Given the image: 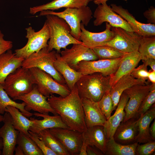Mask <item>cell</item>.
I'll return each mask as SVG.
<instances>
[{
	"label": "cell",
	"mask_w": 155,
	"mask_h": 155,
	"mask_svg": "<svg viewBox=\"0 0 155 155\" xmlns=\"http://www.w3.org/2000/svg\"><path fill=\"white\" fill-rule=\"evenodd\" d=\"M47 100L70 128L81 132L86 130L82 100L76 85L66 96L57 97L52 94Z\"/></svg>",
	"instance_id": "6da1fadb"
},
{
	"label": "cell",
	"mask_w": 155,
	"mask_h": 155,
	"mask_svg": "<svg viewBox=\"0 0 155 155\" xmlns=\"http://www.w3.org/2000/svg\"><path fill=\"white\" fill-rule=\"evenodd\" d=\"M46 16V20L45 21L50 31V38L47 46L49 51L55 49L59 53L61 49H65L69 44H83L81 41L71 35L70 27L64 20L55 15Z\"/></svg>",
	"instance_id": "7a4b0ae2"
},
{
	"label": "cell",
	"mask_w": 155,
	"mask_h": 155,
	"mask_svg": "<svg viewBox=\"0 0 155 155\" xmlns=\"http://www.w3.org/2000/svg\"><path fill=\"white\" fill-rule=\"evenodd\" d=\"M110 76L100 73L82 75L76 85L81 98L98 102L104 94L110 90Z\"/></svg>",
	"instance_id": "3957f363"
},
{
	"label": "cell",
	"mask_w": 155,
	"mask_h": 155,
	"mask_svg": "<svg viewBox=\"0 0 155 155\" xmlns=\"http://www.w3.org/2000/svg\"><path fill=\"white\" fill-rule=\"evenodd\" d=\"M48 15H55L64 20L70 27L71 35L80 40L81 23L87 26L92 18L93 14L90 8L86 6L78 8H67L59 12L50 10L42 11H40L39 16Z\"/></svg>",
	"instance_id": "277c9868"
},
{
	"label": "cell",
	"mask_w": 155,
	"mask_h": 155,
	"mask_svg": "<svg viewBox=\"0 0 155 155\" xmlns=\"http://www.w3.org/2000/svg\"><path fill=\"white\" fill-rule=\"evenodd\" d=\"M57 53L53 50L49 51L47 47L44 48L24 59L21 67L29 69L34 67L38 68L50 75L59 83L65 85L63 78L56 70L53 65L57 58Z\"/></svg>",
	"instance_id": "5b68a950"
},
{
	"label": "cell",
	"mask_w": 155,
	"mask_h": 155,
	"mask_svg": "<svg viewBox=\"0 0 155 155\" xmlns=\"http://www.w3.org/2000/svg\"><path fill=\"white\" fill-rule=\"evenodd\" d=\"M2 84L8 96L13 99L30 92L35 84L29 69L21 67L9 75Z\"/></svg>",
	"instance_id": "8992f818"
},
{
	"label": "cell",
	"mask_w": 155,
	"mask_h": 155,
	"mask_svg": "<svg viewBox=\"0 0 155 155\" xmlns=\"http://www.w3.org/2000/svg\"><path fill=\"white\" fill-rule=\"evenodd\" d=\"M25 29L26 32V37L28 39L27 42L23 47L15 51L17 56L24 59L47 47L48 41L50 38L49 30L46 21L42 28L37 32H35L31 27Z\"/></svg>",
	"instance_id": "52a82bcc"
},
{
	"label": "cell",
	"mask_w": 155,
	"mask_h": 155,
	"mask_svg": "<svg viewBox=\"0 0 155 155\" xmlns=\"http://www.w3.org/2000/svg\"><path fill=\"white\" fill-rule=\"evenodd\" d=\"M29 69L37 90L44 96L48 98L51 94H56L65 97L70 93V90L66 85L59 83L43 71L35 67Z\"/></svg>",
	"instance_id": "ba28073f"
},
{
	"label": "cell",
	"mask_w": 155,
	"mask_h": 155,
	"mask_svg": "<svg viewBox=\"0 0 155 155\" xmlns=\"http://www.w3.org/2000/svg\"><path fill=\"white\" fill-rule=\"evenodd\" d=\"M114 36L104 45L113 47L125 53L138 51L142 36L134 32L127 31L121 28L112 27Z\"/></svg>",
	"instance_id": "9c48e42d"
},
{
	"label": "cell",
	"mask_w": 155,
	"mask_h": 155,
	"mask_svg": "<svg viewBox=\"0 0 155 155\" xmlns=\"http://www.w3.org/2000/svg\"><path fill=\"white\" fill-rule=\"evenodd\" d=\"M155 84H139L133 86L124 91L129 97L124 108V122L135 116L143 99L154 87Z\"/></svg>",
	"instance_id": "30bf717a"
},
{
	"label": "cell",
	"mask_w": 155,
	"mask_h": 155,
	"mask_svg": "<svg viewBox=\"0 0 155 155\" xmlns=\"http://www.w3.org/2000/svg\"><path fill=\"white\" fill-rule=\"evenodd\" d=\"M121 57L112 59L82 61L77 65L74 69L82 75L100 73L105 76H110L117 69Z\"/></svg>",
	"instance_id": "8fae6325"
},
{
	"label": "cell",
	"mask_w": 155,
	"mask_h": 155,
	"mask_svg": "<svg viewBox=\"0 0 155 155\" xmlns=\"http://www.w3.org/2000/svg\"><path fill=\"white\" fill-rule=\"evenodd\" d=\"M70 155H79L82 144V132L70 128L57 127L49 129Z\"/></svg>",
	"instance_id": "7c38bea8"
},
{
	"label": "cell",
	"mask_w": 155,
	"mask_h": 155,
	"mask_svg": "<svg viewBox=\"0 0 155 155\" xmlns=\"http://www.w3.org/2000/svg\"><path fill=\"white\" fill-rule=\"evenodd\" d=\"M95 26L101 25L103 22L108 23L112 27H120L127 31L133 32L127 22L114 11L106 2L98 5L94 12Z\"/></svg>",
	"instance_id": "4fadbf2b"
},
{
	"label": "cell",
	"mask_w": 155,
	"mask_h": 155,
	"mask_svg": "<svg viewBox=\"0 0 155 155\" xmlns=\"http://www.w3.org/2000/svg\"><path fill=\"white\" fill-rule=\"evenodd\" d=\"M47 98L39 92L36 85L34 84L30 92L13 99L23 101L25 104V109L28 111L32 110L42 114L50 112L54 115H57L50 106Z\"/></svg>",
	"instance_id": "5bb4252c"
},
{
	"label": "cell",
	"mask_w": 155,
	"mask_h": 155,
	"mask_svg": "<svg viewBox=\"0 0 155 155\" xmlns=\"http://www.w3.org/2000/svg\"><path fill=\"white\" fill-rule=\"evenodd\" d=\"M61 53L62 59L74 69L77 65L82 61L98 59L93 50L83 44H73L70 48H66L62 51Z\"/></svg>",
	"instance_id": "9a60e30c"
},
{
	"label": "cell",
	"mask_w": 155,
	"mask_h": 155,
	"mask_svg": "<svg viewBox=\"0 0 155 155\" xmlns=\"http://www.w3.org/2000/svg\"><path fill=\"white\" fill-rule=\"evenodd\" d=\"M111 26L106 23L105 29L100 32H93L86 29L84 26L81 23V30L80 40L86 47L91 49L104 46L106 42L111 40L114 36V33L111 29Z\"/></svg>",
	"instance_id": "2e32d148"
},
{
	"label": "cell",
	"mask_w": 155,
	"mask_h": 155,
	"mask_svg": "<svg viewBox=\"0 0 155 155\" xmlns=\"http://www.w3.org/2000/svg\"><path fill=\"white\" fill-rule=\"evenodd\" d=\"M3 117L4 124L0 128V137L3 143L1 155H13L19 132L14 127L9 113L6 112Z\"/></svg>",
	"instance_id": "e0dca14e"
},
{
	"label": "cell",
	"mask_w": 155,
	"mask_h": 155,
	"mask_svg": "<svg viewBox=\"0 0 155 155\" xmlns=\"http://www.w3.org/2000/svg\"><path fill=\"white\" fill-rule=\"evenodd\" d=\"M111 6L114 11L127 22L134 32L142 37L155 36L154 24H144L138 21L127 9L123 8L121 6L112 4Z\"/></svg>",
	"instance_id": "ac0fdd59"
},
{
	"label": "cell",
	"mask_w": 155,
	"mask_h": 155,
	"mask_svg": "<svg viewBox=\"0 0 155 155\" xmlns=\"http://www.w3.org/2000/svg\"><path fill=\"white\" fill-rule=\"evenodd\" d=\"M139 118L135 116L122 122L113 135L115 141L120 144L127 145L136 142L138 133L137 122Z\"/></svg>",
	"instance_id": "d6986e66"
},
{
	"label": "cell",
	"mask_w": 155,
	"mask_h": 155,
	"mask_svg": "<svg viewBox=\"0 0 155 155\" xmlns=\"http://www.w3.org/2000/svg\"><path fill=\"white\" fill-rule=\"evenodd\" d=\"M141 60V56L138 51L126 53L122 57L117 70L110 76V84L111 87L122 77L130 74Z\"/></svg>",
	"instance_id": "ffe728a7"
},
{
	"label": "cell",
	"mask_w": 155,
	"mask_h": 155,
	"mask_svg": "<svg viewBox=\"0 0 155 155\" xmlns=\"http://www.w3.org/2000/svg\"><path fill=\"white\" fill-rule=\"evenodd\" d=\"M81 99L87 128L96 125L104 126L107 119L101 112L98 102L86 98Z\"/></svg>",
	"instance_id": "44dd1931"
},
{
	"label": "cell",
	"mask_w": 155,
	"mask_h": 155,
	"mask_svg": "<svg viewBox=\"0 0 155 155\" xmlns=\"http://www.w3.org/2000/svg\"><path fill=\"white\" fill-rule=\"evenodd\" d=\"M33 115L43 118V119L40 120L32 117L30 118V119L33 121V123L29 128V130L36 134L46 129L57 127L70 128L58 115L51 116L49 115L48 113H35Z\"/></svg>",
	"instance_id": "7402d4cb"
},
{
	"label": "cell",
	"mask_w": 155,
	"mask_h": 155,
	"mask_svg": "<svg viewBox=\"0 0 155 155\" xmlns=\"http://www.w3.org/2000/svg\"><path fill=\"white\" fill-rule=\"evenodd\" d=\"M82 134V142L88 145L95 146L105 155L108 139L103 126L96 125L87 128Z\"/></svg>",
	"instance_id": "603a6c76"
},
{
	"label": "cell",
	"mask_w": 155,
	"mask_h": 155,
	"mask_svg": "<svg viewBox=\"0 0 155 155\" xmlns=\"http://www.w3.org/2000/svg\"><path fill=\"white\" fill-rule=\"evenodd\" d=\"M128 99L127 95L123 92L120 97L115 113L107 120L104 126L108 140L113 137L115 130L123 121L125 116L124 108Z\"/></svg>",
	"instance_id": "cb8c5ba5"
},
{
	"label": "cell",
	"mask_w": 155,
	"mask_h": 155,
	"mask_svg": "<svg viewBox=\"0 0 155 155\" xmlns=\"http://www.w3.org/2000/svg\"><path fill=\"white\" fill-rule=\"evenodd\" d=\"M24 59L17 56L11 49L0 56V84H3L9 75L21 67Z\"/></svg>",
	"instance_id": "d4e9b609"
},
{
	"label": "cell",
	"mask_w": 155,
	"mask_h": 155,
	"mask_svg": "<svg viewBox=\"0 0 155 155\" xmlns=\"http://www.w3.org/2000/svg\"><path fill=\"white\" fill-rule=\"evenodd\" d=\"M148 84L146 81L134 78L130 74L126 75L120 79L111 87L110 91L113 102V111L116 108L120 97L125 90L135 85Z\"/></svg>",
	"instance_id": "484cf974"
},
{
	"label": "cell",
	"mask_w": 155,
	"mask_h": 155,
	"mask_svg": "<svg viewBox=\"0 0 155 155\" xmlns=\"http://www.w3.org/2000/svg\"><path fill=\"white\" fill-rule=\"evenodd\" d=\"M155 117V107L154 104L138 119V133L136 137V142L140 144L153 141L150 133L149 128L150 123Z\"/></svg>",
	"instance_id": "4316f807"
},
{
	"label": "cell",
	"mask_w": 155,
	"mask_h": 155,
	"mask_svg": "<svg viewBox=\"0 0 155 155\" xmlns=\"http://www.w3.org/2000/svg\"><path fill=\"white\" fill-rule=\"evenodd\" d=\"M53 65L56 70L63 78L69 89L71 90L82 75L69 66L62 59L58 53L57 52V58Z\"/></svg>",
	"instance_id": "83f0119b"
},
{
	"label": "cell",
	"mask_w": 155,
	"mask_h": 155,
	"mask_svg": "<svg viewBox=\"0 0 155 155\" xmlns=\"http://www.w3.org/2000/svg\"><path fill=\"white\" fill-rule=\"evenodd\" d=\"M88 0H54L42 5L30 8V13L34 15L42 11H53L63 8H78L87 6Z\"/></svg>",
	"instance_id": "f1b7e54d"
},
{
	"label": "cell",
	"mask_w": 155,
	"mask_h": 155,
	"mask_svg": "<svg viewBox=\"0 0 155 155\" xmlns=\"http://www.w3.org/2000/svg\"><path fill=\"white\" fill-rule=\"evenodd\" d=\"M5 112L10 114L15 129L20 133L29 135L28 131L33 123V121L27 118L18 109L13 106H7Z\"/></svg>",
	"instance_id": "f546056e"
},
{
	"label": "cell",
	"mask_w": 155,
	"mask_h": 155,
	"mask_svg": "<svg viewBox=\"0 0 155 155\" xmlns=\"http://www.w3.org/2000/svg\"><path fill=\"white\" fill-rule=\"evenodd\" d=\"M138 144L135 142L129 144H122L116 142L112 137L108 140L105 155H136V148Z\"/></svg>",
	"instance_id": "4dcf8cb0"
},
{
	"label": "cell",
	"mask_w": 155,
	"mask_h": 155,
	"mask_svg": "<svg viewBox=\"0 0 155 155\" xmlns=\"http://www.w3.org/2000/svg\"><path fill=\"white\" fill-rule=\"evenodd\" d=\"M39 138L57 155H69L64 146L50 132L49 129L43 130L37 134Z\"/></svg>",
	"instance_id": "1f68e13d"
},
{
	"label": "cell",
	"mask_w": 155,
	"mask_h": 155,
	"mask_svg": "<svg viewBox=\"0 0 155 155\" xmlns=\"http://www.w3.org/2000/svg\"><path fill=\"white\" fill-rule=\"evenodd\" d=\"M8 106L18 108L26 117H29L33 115V114L25 109V104L24 102L18 103L11 99L3 89L2 84H0V113L4 114L6 107Z\"/></svg>",
	"instance_id": "d6a6232c"
},
{
	"label": "cell",
	"mask_w": 155,
	"mask_h": 155,
	"mask_svg": "<svg viewBox=\"0 0 155 155\" xmlns=\"http://www.w3.org/2000/svg\"><path fill=\"white\" fill-rule=\"evenodd\" d=\"M17 144L22 149L25 155H43L41 150L28 135L19 133Z\"/></svg>",
	"instance_id": "836d02e7"
},
{
	"label": "cell",
	"mask_w": 155,
	"mask_h": 155,
	"mask_svg": "<svg viewBox=\"0 0 155 155\" xmlns=\"http://www.w3.org/2000/svg\"><path fill=\"white\" fill-rule=\"evenodd\" d=\"M138 51L141 56V60L147 58L155 59V36L142 37Z\"/></svg>",
	"instance_id": "e575fe53"
},
{
	"label": "cell",
	"mask_w": 155,
	"mask_h": 155,
	"mask_svg": "<svg viewBox=\"0 0 155 155\" xmlns=\"http://www.w3.org/2000/svg\"><path fill=\"white\" fill-rule=\"evenodd\" d=\"M98 59H112L123 57L126 53L110 46L104 45L92 49Z\"/></svg>",
	"instance_id": "d590c367"
},
{
	"label": "cell",
	"mask_w": 155,
	"mask_h": 155,
	"mask_svg": "<svg viewBox=\"0 0 155 155\" xmlns=\"http://www.w3.org/2000/svg\"><path fill=\"white\" fill-rule=\"evenodd\" d=\"M110 91L106 92L98 102L101 112L107 119L111 116L113 111V102Z\"/></svg>",
	"instance_id": "8d00e7d4"
},
{
	"label": "cell",
	"mask_w": 155,
	"mask_h": 155,
	"mask_svg": "<svg viewBox=\"0 0 155 155\" xmlns=\"http://www.w3.org/2000/svg\"><path fill=\"white\" fill-rule=\"evenodd\" d=\"M155 102V87L153 88L144 97L137 110L135 116H142L153 105Z\"/></svg>",
	"instance_id": "74e56055"
},
{
	"label": "cell",
	"mask_w": 155,
	"mask_h": 155,
	"mask_svg": "<svg viewBox=\"0 0 155 155\" xmlns=\"http://www.w3.org/2000/svg\"><path fill=\"white\" fill-rule=\"evenodd\" d=\"M28 135L35 143L44 155H57V154L49 148L42 140L38 137L37 135L30 130Z\"/></svg>",
	"instance_id": "f35d334b"
},
{
	"label": "cell",
	"mask_w": 155,
	"mask_h": 155,
	"mask_svg": "<svg viewBox=\"0 0 155 155\" xmlns=\"http://www.w3.org/2000/svg\"><path fill=\"white\" fill-rule=\"evenodd\" d=\"M155 151V141H151L144 144H138L136 148V154L137 155H151Z\"/></svg>",
	"instance_id": "ab89813d"
},
{
	"label": "cell",
	"mask_w": 155,
	"mask_h": 155,
	"mask_svg": "<svg viewBox=\"0 0 155 155\" xmlns=\"http://www.w3.org/2000/svg\"><path fill=\"white\" fill-rule=\"evenodd\" d=\"M148 74L147 66L143 63L134 68L130 73L134 78L145 81L148 79Z\"/></svg>",
	"instance_id": "60d3db41"
},
{
	"label": "cell",
	"mask_w": 155,
	"mask_h": 155,
	"mask_svg": "<svg viewBox=\"0 0 155 155\" xmlns=\"http://www.w3.org/2000/svg\"><path fill=\"white\" fill-rule=\"evenodd\" d=\"M3 36V34L0 30V56L11 49L13 46L12 42L5 40Z\"/></svg>",
	"instance_id": "b9f144b4"
},
{
	"label": "cell",
	"mask_w": 155,
	"mask_h": 155,
	"mask_svg": "<svg viewBox=\"0 0 155 155\" xmlns=\"http://www.w3.org/2000/svg\"><path fill=\"white\" fill-rule=\"evenodd\" d=\"M144 16L147 19L148 23L155 24V8L151 6L144 13Z\"/></svg>",
	"instance_id": "7bdbcfd3"
},
{
	"label": "cell",
	"mask_w": 155,
	"mask_h": 155,
	"mask_svg": "<svg viewBox=\"0 0 155 155\" xmlns=\"http://www.w3.org/2000/svg\"><path fill=\"white\" fill-rule=\"evenodd\" d=\"M88 155H103V153L99 149L94 146L88 145L87 148Z\"/></svg>",
	"instance_id": "ee69618b"
},
{
	"label": "cell",
	"mask_w": 155,
	"mask_h": 155,
	"mask_svg": "<svg viewBox=\"0 0 155 155\" xmlns=\"http://www.w3.org/2000/svg\"><path fill=\"white\" fill-rule=\"evenodd\" d=\"M141 60L147 66H149L152 70L155 71V59L149 58L144 59Z\"/></svg>",
	"instance_id": "f6af8a7d"
},
{
	"label": "cell",
	"mask_w": 155,
	"mask_h": 155,
	"mask_svg": "<svg viewBox=\"0 0 155 155\" xmlns=\"http://www.w3.org/2000/svg\"><path fill=\"white\" fill-rule=\"evenodd\" d=\"M147 80L152 84H155V71L151 69L148 71Z\"/></svg>",
	"instance_id": "bcb514c9"
},
{
	"label": "cell",
	"mask_w": 155,
	"mask_h": 155,
	"mask_svg": "<svg viewBox=\"0 0 155 155\" xmlns=\"http://www.w3.org/2000/svg\"><path fill=\"white\" fill-rule=\"evenodd\" d=\"M150 133L152 139L153 141L155 140V120L152 123L149 128Z\"/></svg>",
	"instance_id": "7dc6e473"
},
{
	"label": "cell",
	"mask_w": 155,
	"mask_h": 155,
	"mask_svg": "<svg viewBox=\"0 0 155 155\" xmlns=\"http://www.w3.org/2000/svg\"><path fill=\"white\" fill-rule=\"evenodd\" d=\"M88 144L85 142H82L79 155H88L87 152V148Z\"/></svg>",
	"instance_id": "c3c4849f"
},
{
	"label": "cell",
	"mask_w": 155,
	"mask_h": 155,
	"mask_svg": "<svg viewBox=\"0 0 155 155\" xmlns=\"http://www.w3.org/2000/svg\"><path fill=\"white\" fill-rule=\"evenodd\" d=\"M16 155H25L22 148L18 145L16 147L15 151Z\"/></svg>",
	"instance_id": "681fc988"
},
{
	"label": "cell",
	"mask_w": 155,
	"mask_h": 155,
	"mask_svg": "<svg viewBox=\"0 0 155 155\" xmlns=\"http://www.w3.org/2000/svg\"><path fill=\"white\" fill-rule=\"evenodd\" d=\"M108 0H94V2L97 5H99L103 3L106 2V1ZM127 1V0H124Z\"/></svg>",
	"instance_id": "f907efd6"
},
{
	"label": "cell",
	"mask_w": 155,
	"mask_h": 155,
	"mask_svg": "<svg viewBox=\"0 0 155 155\" xmlns=\"http://www.w3.org/2000/svg\"><path fill=\"white\" fill-rule=\"evenodd\" d=\"M3 147V143L2 139L0 137V149H2ZM2 154V152L0 150V155Z\"/></svg>",
	"instance_id": "816d5d0a"
},
{
	"label": "cell",
	"mask_w": 155,
	"mask_h": 155,
	"mask_svg": "<svg viewBox=\"0 0 155 155\" xmlns=\"http://www.w3.org/2000/svg\"><path fill=\"white\" fill-rule=\"evenodd\" d=\"M4 119L3 116L0 115V122L3 121Z\"/></svg>",
	"instance_id": "f5cc1de1"
},
{
	"label": "cell",
	"mask_w": 155,
	"mask_h": 155,
	"mask_svg": "<svg viewBox=\"0 0 155 155\" xmlns=\"http://www.w3.org/2000/svg\"><path fill=\"white\" fill-rule=\"evenodd\" d=\"M89 1H94V0H88Z\"/></svg>",
	"instance_id": "db71d44e"
}]
</instances>
